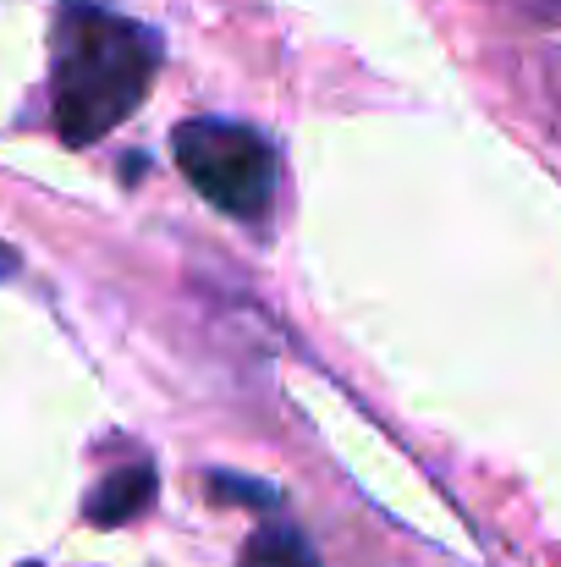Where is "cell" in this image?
Wrapping results in <instances>:
<instances>
[{
  "mask_svg": "<svg viewBox=\"0 0 561 567\" xmlns=\"http://www.w3.org/2000/svg\"><path fill=\"white\" fill-rule=\"evenodd\" d=\"M160 66V39L94 0H66L50 33V116L61 144L83 150L122 127Z\"/></svg>",
  "mask_w": 561,
  "mask_h": 567,
  "instance_id": "6da1fadb",
  "label": "cell"
},
{
  "mask_svg": "<svg viewBox=\"0 0 561 567\" xmlns=\"http://www.w3.org/2000/svg\"><path fill=\"white\" fill-rule=\"evenodd\" d=\"M155 468L149 463H127V468H116V474H105L94 491H89V502H83V518L94 524V529H122V524H133V518H144L149 507H155Z\"/></svg>",
  "mask_w": 561,
  "mask_h": 567,
  "instance_id": "3957f363",
  "label": "cell"
},
{
  "mask_svg": "<svg viewBox=\"0 0 561 567\" xmlns=\"http://www.w3.org/2000/svg\"><path fill=\"white\" fill-rule=\"evenodd\" d=\"M209 491H215L220 502H253V507H276V491H270V485H253V480H226V474H220Z\"/></svg>",
  "mask_w": 561,
  "mask_h": 567,
  "instance_id": "5b68a950",
  "label": "cell"
},
{
  "mask_svg": "<svg viewBox=\"0 0 561 567\" xmlns=\"http://www.w3.org/2000/svg\"><path fill=\"white\" fill-rule=\"evenodd\" d=\"M0 276H11V254L6 248H0Z\"/></svg>",
  "mask_w": 561,
  "mask_h": 567,
  "instance_id": "8992f818",
  "label": "cell"
},
{
  "mask_svg": "<svg viewBox=\"0 0 561 567\" xmlns=\"http://www.w3.org/2000/svg\"><path fill=\"white\" fill-rule=\"evenodd\" d=\"M237 567H320V563H314V551H309L298 535L264 529V535H253V540L242 546V563Z\"/></svg>",
  "mask_w": 561,
  "mask_h": 567,
  "instance_id": "277c9868",
  "label": "cell"
},
{
  "mask_svg": "<svg viewBox=\"0 0 561 567\" xmlns=\"http://www.w3.org/2000/svg\"><path fill=\"white\" fill-rule=\"evenodd\" d=\"M172 150L193 193H204L215 209L237 220H264L270 193H276V150L253 127L198 116L172 133Z\"/></svg>",
  "mask_w": 561,
  "mask_h": 567,
  "instance_id": "7a4b0ae2",
  "label": "cell"
}]
</instances>
